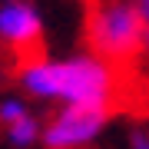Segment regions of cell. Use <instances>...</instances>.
<instances>
[{"instance_id": "ba28073f", "label": "cell", "mask_w": 149, "mask_h": 149, "mask_svg": "<svg viewBox=\"0 0 149 149\" xmlns=\"http://www.w3.org/2000/svg\"><path fill=\"white\" fill-rule=\"evenodd\" d=\"M139 7H143V10H149V0H139Z\"/></svg>"}, {"instance_id": "52a82bcc", "label": "cell", "mask_w": 149, "mask_h": 149, "mask_svg": "<svg viewBox=\"0 0 149 149\" xmlns=\"http://www.w3.org/2000/svg\"><path fill=\"white\" fill-rule=\"evenodd\" d=\"M143 17H146V47H149V10H143Z\"/></svg>"}, {"instance_id": "3957f363", "label": "cell", "mask_w": 149, "mask_h": 149, "mask_svg": "<svg viewBox=\"0 0 149 149\" xmlns=\"http://www.w3.org/2000/svg\"><path fill=\"white\" fill-rule=\"evenodd\" d=\"M109 106H90V103H63V109L43 129V143L50 149H76L93 143L109 123Z\"/></svg>"}, {"instance_id": "6da1fadb", "label": "cell", "mask_w": 149, "mask_h": 149, "mask_svg": "<svg viewBox=\"0 0 149 149\" xmlns=\"http://www.w3.org/2000/svg\"><path fill=\"white\" fill-rule=\"evenodd\" d=\"M17 80L30 96H40V100L90 103V106L109 109L116 103V73L100 53L70 60H27Z\"/></svg>"}, {"instance_id": "7a4b0ae2", "label": "cell", "mask_w": 149, "mask_h": 149, "mask_svg": "<svg viewBox=\"0 0 149 149\" xmlns=\"http://www.w3.org/2000/svg\"><path fill=\"white\" fill-rule=\"evenodd\" d=\"M90 47L109 63L133 60L146 47V17L133 3H103L90 13Z\"/></svg>"}, {"instance_id": "5b68a950", "label": "cell", "mask_w": 149, "mask_h": 149, "mask_svg": "<svg viewBox=\"0 0 149 149\" xmlns=\"http://www.w3.org/2000/svg\"><path fill=\"white\" fill-rule=\"evenodd\" d=\"M40 139V123L30 116H20V119H13L10 126H7V143L10 146H20V149H27V146H33Z\"/></svg>"}, {"instance_id": "8992f818", "label": "cell", "mask_w": 149, "mask_h": 149, "mask_svg": "<svg viewBox=\"0 0 149 149\" xmlns=\"http://www.w3.org/2000/svg\"><path fill=\"white\" fill-rule=\"evenodd\" d=\"M27 116V106H23V100H17V96H10V100H0V123L3 126H10L13 119Z\"/></svg>"}, {"instance_id": "277c9868", "label": "cell", "mask_w": 149, "mask_h": 149, "mask_svg": "<svg viewBox=\"0 0 149 149\" xmlns=\"http://www.w3.org/2000/svg\"><path fill=\"white\" fill-rule=\"evenodd\" d=\"M40 30H43L40 13L33 10L30 3H23V0H7V3L0 7V43H7L10 50L23 53V50L37 47Z\"/></svg>"}]
</instances>
